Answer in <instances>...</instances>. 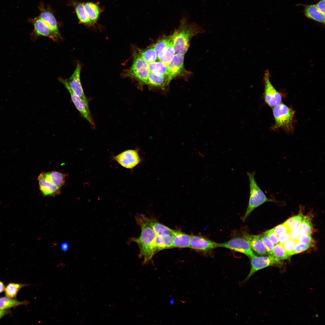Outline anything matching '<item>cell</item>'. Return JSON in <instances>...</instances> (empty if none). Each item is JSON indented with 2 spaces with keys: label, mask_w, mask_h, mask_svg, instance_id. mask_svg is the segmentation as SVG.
I'll return each instance as SVG.
<instances>
[{
  "label": "cell",
  "mask_w": 325,
  "mask_h": 325,
  "mask_svg": "<svg viewBox=\"0 0 325 325\" xmlns=\"http://www.w3.org/2000/svg\"><path fill=\"white\" fill-rule=\"evenodd\" d=\"M137 224L141 227V231L139 237H133L130 241L136 243L139 247L140 258H142L143 264L150 260L156 253L155 241L156 234L151 227L142 218L141 214L135 217Z\"/></svg>",
  "instance_id": "1"
},
{
  "label": "cell",
  "mask_w": 325,
  "mask_h": 325,
  "mask_svg": "<svg viewBox=\"0 0 325 325\" xmlns=\"http://www.w3.org/2000/svg\"><path fill=\"white\" fill-rule=\"evenodd\" d=\"M204 32V29L195 23H189L186 18L182 17L178 27L172 35L176 54L184 55L190 46V39L196 34Z\"/></svg>",
  "instance_id": "2"
},
{
  "label": "cell",
  "mask_w": 325,
  "mask_h": 325,
  "mask_svg": "<svg viewBox=\"0 0 325 325\" xmlns=\"http://www.w3.org/2000/svg\"><path fill=\"white\" fill-rule=\"evenodd\" d=\"M249 182V197L248 204L242 220L244 221L251 212L264 203L274 202V200L268 198L257 184L255 178L254 172H247Z\"/></svg>",
  "instance_id": "3"
},
{
  "label": "cell",
  "mask_w": 325,
  "mask_h": 325,
  "mask_svg": "<svg viewBox=\"0 0 325 325\" xmlns=\"http://www.w3.org/2000/svg\"><path fill=\"white\" fill-rule=\"evenodd\" d=\"M272 108L275 127L286 132H291L293 130L294 111L283 103Z\"/></svg>",
  "instance_id": "4"
},
{
  "label": "cell",
  "mask_w": 325,
  "mask_h": 325,
  "mask_svg": "<svg viewBox=\"0 0 325 325\" xmlns=\"http://www.w3.org/2000/svg\"><path fill=\"white\" fill-rule=\"evenodd\" d=\"M150 72L148 63L138 53H134L132 65L126 73V76L135 78L142 84H147Z\"/></svg>",
  "instance_id": "5"
},
{
  "label": "cell",
  "mask_w": 325,
  "mask_h": 325,
  "mask_svg": "<svg viewBox=\"0 0 325 325\" xmlns=\"http://www.w3.org/2000/svg\"><path fill=\"white\" fill-rule=\"evenodd\" d=\"M263 80L265 102L268 106L273 108L281 103V95L271 83L269 73L268 70L265 72Z\"/></svg>",
  "instance_id": "6"
},
{
  "label": "cell",
  "mask_w": 325,
  "mask_h": 325,
  "mask_svg": "<svg viewBox=\"0 0 325 325\" xmlns=\"http://www.w3.org/2000/svg\"><path fill=\"white\" fill-rule=\"evenodd\" d=\"M250 269L244 280L246 281L257 271L269 266L280 264V261L272 255L258 256L255 254L250 257Z\"/></svg>",
  "instance_id": "7"
},
{
  "label": "cell",
  "mask_w": 325,
  "mask_h": 325,
  "mask_svg": "<svg viewBox=\"0 0 325 325\" xmlns=\"http://www.w3.org/2000/svg\"><path fill=\"white\" fill-rule=\"evenodd\" d=\"M218 247L242 253L249 258L255 254L248 242L243 237H235L224 243H219Z\"/></svg>",
  "instance_id": "8"
},
{
  "label": "cell",
  "mask_w": 325,
  "mask_h": 325,
  "mask_svg": "<svg viewBox=\"0 0 325 325\" xmlns=\"http://www.w3.org/2000/svg\"><path fill=\"white\" fill-rule=\"evenodd\" d=\"M59 80L68 91L70 95L72 102L81 116L91 125H94V123L91 116L88 104H86L73 92L69 85L66 79L60 78Z\"/></svg>",
  "instance_id": "9"
},
{
  "label": "cell",
  "mask_w": 325,
  "mask_h": 325,
  "mask_svg": "<svg viewBox=\"0 0 325 325\" xmlns=\"http://www.w3.org/2000/svg\"><path fill=\"white\" fill-rule=\"evenodd\" d=\"M114 159L121 166L131 169L138 164L140 158L137 151L129 150L124 151L114 157Z\"/></svg>",
  "instance_id": "10"
},
{
  "label": "cell",
  "mask_w": 325,
  "mask_h": 325,
  "mask_svg": "<svg viewBox=\"0 0 325 325\" xmlns=\"http://www.w3.org/2000/svg\"><path fill=\"white\" fill-rule=\"evenodd\" d=\"M81 68L80 64L78 63L72 75L69 78L66 79L73 92L86 104H88V101L84 92L80 81V73Z\"/></svg>",
  "instance_id": "11"
},
{
  "label": "cell",
  "mask_w": 325,
  "mask_h": 325,
  "mask_svg": "<svg viewBox=\"0 0 325 325\" xmlns=\"http://www.w3.org/2000/svg\"><path fill=\"white\" fill-rule=\"evenodd\" d=\"M218 244L203 236H191L190 248L198 251L208 252L218 247Z\"/></svg>",
  "instance_id": "12"
},
{
  "label": "cell",
  "mask_w": 325,
  "mask_h": 325,
  "mask_svg": "<svg viewBox=\"0 0 325 325\" xmlns=\"http://www.w3.org/2000/svg\"><path fill=\"white\" fill-rule=\"evenodd\" d=\"M184 55L175 54L171 61L166 64L169 75L172 79L183 75L185 70L184 67Z\"/></svg>",
  "instance_id": "13"
},
{
  "label": "cell",
  "mask_w": 325,
  "mask_h": 325,
  "mask_svg": "<svg viewBox=\"0 0 325 325\" xmlns=\"http://www.w3.org/2000/svg\"><path fill=\"white\" fill-rule=\"evenodd\" d=\"M39 8L40 11V18L53 31L57 37H60L57 21L52 12L48 8H45L43 4H41Z\"/></svg>",
  "instance_id": "14"
},
{
  "label": "cell",
  "mask_w": 325,
  "mask_h": 325,
  "mask_svg": "<svg viewBox=\"0 0 325 325\" xmlns=\"http://www.w3.org/2000/svg\"><path fill=\"white\" fill-rule=\"evenodd\" d=\"M34 26L33 33L38 36L48 37L55 40L57 37L51 29L39 17L32 20Z\"/></svg>",
  "instance_id": "15"
},
{
  "label": "cell",
  "mask_w": 325,
  "mask_h": 325,
  "mask_svg": "<svg viewBox=\"0 0 325 325\" xmlns=\"http://www.w3.org/2000/svg\"><path fill=\"white\" fill-rule=\"evenodd\" d=\"M243 235L252 251L262 256L269 255L259 235H251L246 232H243Z\"/></svg>",
  "instance_id": "16"
},
{
  "label": "cell",
  "mask_w": 325,
  "mask_h": 325,
  "mask_svg": "<svg viewBox=\"0 0 325 325\" xmlns=\"http://www.w3.org/2000/svg\"><path fill=\"white\" fill-rule=\"evenodd\" d=\"M141 215L143 219L151 227L157 235H172L173 229L160 223L154 218L147 217L143 214Z\"/></svg>",
  "instance_id": "17"
},
{
  "label": "cell",
  "mask_w": 325,
  "mask_h": 325,
  "mask_svg": "<svg viewBox=\"0 0 325 325\" xmlns=\"http://www.w3.org/2000/svg\"><path fill=\"white\" fill-rule=\"evenodd\" d=\"M38 179L40 190L44 196L54 197L60 194L61 188L48 182L40 175Z\"/></svg>",
  "instance_id": "18"
},
{
  "label": "cell",
  "mask_w": 325,
  "mask_h": 325,
  "mask_svg": "<svg viewBox=\"0 0 325 325\" xmlns=\"http://www.w3.org/2000/svg\"><path fill=\"white\" fill-rule=\"evenodd\" d=\"M172 80L168 76L157 74L150 71L147 84L153 87L164 89Z\"/></svg>",
  "instance_id": "19"
},
{
  "label": "cell",
  "mask_w": 325,
  "mask_h": 325,
  "mask_svg": "<svg viewBox=\"0 0 325 325\" xmlns=\"http://www.w3.org/2000/svg\"><path fill=\"white\" fill-rule=\"evenodd\" d=\"M172 236L173 248H190V235L173 230Z\"/></svg>",
  "instance_id": "20"
},
{
  "label": "cell",
  "mask_w": 325,
  "mask_h": 325,
  "mask_svg": "<svg viewBox=\"0 0 325 325\" xmlns=\"http://www.w3.org/2000/svg\"><path fill=\"white\" fill-rule=\"evenodd\" d=\"M40 175L48 182L60 188L64 185L67 176L65 174L56 171L42 172Z\"/></svg>",
  "instance_id": "21"
},
{
  "label": "cell",
  "mask_w": 325,
  "mask_h": 325,
  "mask_svg": "<svg viewBox=\"0 0 325 325\" xmlns=\"http://www.w3.org/2000/svg\"><path fill=\"white\" fill-rule=\"evenodd\" d=\"M304 12L308 18L325 24V14L320 12L314 5H304Z\"/></svg>",
  "instance_id": "22"
},
{
  "label": "cell",
  "mask_w": 325,
  "mask_h": 325,
  "mask_svg": "<svg viewBox=\"0 0 325 325\" xmlns=\"http://www.w3.org/2000/svg\"><path fill=\"white\" fill-rule=\"evenodd\" d=\"M83 4L88 18L94 25L98 19L101 9L97 3L88 2Z\"/></svg>",
  "instance_id": "23"
},
{
  "label": "cell",
  "mask_w": 325,
  "mask_h": 325,
  "mask_svg": "<svg viewBox=\"0 0 325 325\" xmlns=\"http://www.w3.org/2000/svg\"><path fill=\"white\" fill-rule=\"evenodd\" d=\"M70 3V5L75 8L80 23L88 26L93 25L87 15L83 3L76 1H72Z\"/></svg>",
  "instance_id": "24"
},
{
  "label": "cell",
  "mask_w": 325,
  "mask_h": 325,
  "mask_svg": "<svg viewBox=\"0 0 325 325\" xmlns=\"http://www.w3.org/2000/svg\"><path fill=\"white\" fill-rule=\"evenodd\" d=\"M155 245L156 252L165 249L173 248L172 236L156 235Z\"/></svg>",
  "instance_id": "25"
},
{
  "label": "cell",
  "mask_w": 325,
  "mask_h": 325,
  "mask_svg": "<svg viewBox=\"0 0 325 325\" xmlns=\"http://www.w3.org/2000/svg\"><path fill=\"white\" fill-rule=\"evenodd\" d=\"M304 217V215L301 212L297 215L289 218L284 223L290 232L294 231L299 232Z\"/></svg>",
  "instance_id": "26"
},
{
  "label": "cell",
  "mask_w": 325,
  "mask_h": 325,
  "mask_svg": "<svg viewBox=\"0 0 325 325\" xmlns=\"http://www.w3.org/2000/svg\"><path fill=\"white\" fill-rule=\"evenodd\" d=\"M176 54L172 40L157 56L159 61L166 65L170 62Z\"/></svg>",
  "instance_id": "27"
},
{
  "label": "cell",
  "mask_w": 325,
  "mask_h": 325,
  "mask_svg": "<svg viewBox=\"0 0 325 325\" xmlns=\"http://www.w3.org/2000/svg\"><path fill=\"white\" fill-rule=\"evenodd\" d=\"M150 71L156 74L166 75L169 76L171 79L166 65L160 61H155L148 63Z\"/></svg>",
  "instance_id": "28"
},
{
  "label": "cell",
  "mask_w": 325,
  "mask_h": 325,
  "mask_svg": "<svg viewBox=\"0 0 325 325\" xmlns=\"http://www.w3.org/2000/svg\"><path fill=\"white\" fill-rule=\"evenodd\" d=\"M312 216L311 214L304 216L299 231L300 235H311L313 231L311 223Z\"/></svg>",
  "instance_id": "29"
},
{
  "label": "cell",
  "mask_w": 325,
  "mask_h": 325,
  "mask_svg": "<svg viewBox=\"0 0 325 325\" xmlns=\"http://www.w3.org/2000/svg\"><path fill=\"white\" fill-rule=\"evenodd\" d=\"M28 304L29 302L26 301L20 302L8 297L0 298V309L1 310H4L22 305H27Z\"/></svg>",
  "instance_id": "30"
},
{
  "label": "cell",
  "mask_w": 325,
  "mask_h": 325,
  "mask_svg": "<svg viewBox=\"0 0 325 325\" xmlns=\"http://www.w3.org/2000/svg\"><path fill=\"white\" fill-rule=\"evenodd\" d=\"M172 40V35L168 36H164L154 44L153 47L156 52L157 57L169 44Z\"/></svg>",
  "instance_id": "31"
},
{
  "label": "cell",
  "mask_w": 325,
  "mask_h": 325,
  "mask_svg": "<svg viewBox=\"0 0 325 325\" xmlns=\"http://www.w3.org/2000/svg\"><path fill=\"white\" fill-rule=\"evenodd\" d=\"M138 53L148 63L156 61L157 58L156 52L153 46L143 50L139 49Z\"/></svg>",
  "instance_id": "32"
},
{
  "label": "cell",
  "mask_w": 325,
  "mask_h": 325,
  "mask_svg": "<svg viewBox=\"0 0 325 325\" xmlns=\"http://www.w3.org/2000/svg\"><path fill=\"white\" fill-rule=\"evenodd\" d=\"M30 285L29 284L10 283L5 289L6 295L8 298H14L16 296L18 291L21 288Z\"/></svg>",
  "instance_id": "33"
},
{
  "label": "cell",
  "mask_w": 325,
  "mask_h": 325,
  "mask_svg": "<svg viewBox=\"0 0 325 325\" xmlns=\"http://www.w3.org/2000/svg\"><path fill=\"white\" fill-rule=\"evenodd\" d=\"M271 255L280 261L287 259L290 257L286 253L281 244H278L274 246Z\"/></svg>",
  "instance_id": "34"
},
{
  "label": "cell",
  "mask_w": 325,
  "mask_h": 325,
  "mask_svg": "<svg viewBox=\"0 0 325 325\" xmlns=\"http://www.w3.org/2000/svg\"><path fill=\"white\" fill-rule=\"evenodd\" d=\"M259 236L263 242L268 255H271L274 245L265 234L259 235Z\"/></svg>",
  "instance_id": "35"
},
{
  "label": "cell",
  "mask_w": 325,
  "mask_h": 325,
  "mask_svg": "<svg viewBox=\"0 0 325 325\" xmlns=\"http://www.w3.org/2000/svg\"><path fill=\"white\" fill-rule=\"evenodd\" d=\"M296 242V240L290 239L282 244L285 251L290 256L292 255Z\"/></svg>",
  "instance_id": "36"
},
{
  "label": "cell",
  "mask_w": 325,
  "mask_h": 325,
  "mask_svg": "<svg viewBox=\"0 0 325 325\" xmlns=\"http://www.w3.org/2000/svg\"><path fill=\"white\" fill-rule=\"evenodd\" d=\"M313 244H305L297 242L296 243L292 255L300 253L311 248Z\"/></svg>",
  "instance_id": "37"
},
{
  "label": "cell",
  "mask_w": 325,
  "mask_h": 325,
  "mask_svg": "<svg viewBox=\"0 0 325 325\" xmlns=\"http://www.w3.org/2000/svg\"><path fill=\"white\" fill-rule=\"evenodd\" d=\"M272 229L278 236L285 233L290 232L287 227L284 223L275 227Z\"/></svg>",
  "instance_id": "38"
},
{
  "label": "cell",
  "mask_w": 325,
  "mask_h": 325,
  "mask_svg": "<svg viewBox=\"0 0 325 325\" xmlns=\"http://www.w3.org/2000/svg\"><path fill=\"white\" fill-rule=\"evenodd\" d=\"M296 240V242L305 244H312L313 242V240L311 235H300Z\"/></svg>",
  "instance_id": "39"
},
{
  "label": "cell",
  "mask_w": 325,
  "mask_h": 325,
  "mask_svg": "<svg viewBox=\"0 0 325 325\" xmlns=\"http://www.w3.org/2000/svg\"><path fill=\"white\" fill-rule=\"evenodd\" d=\"M263 233L268 238L274 246L278 244V236L275 234L272 229L267 231Z\"/></svg>",
  "instance_id": "40"
},
{
  "label": "cell",
  "mask_w": 325,
  "mask_h": 325,
  "mask_svg": "<svg viewBox=\"0 0 325 325\" xmlns=\"http://www.w3.org/2000/svg\"><path fill=\"white\" fill-rule=\"evenodd\" d=\"M278 244H282L290 239V232L285 233L278 236Z\"/></svg>",
  "instance_id": "41"
},
{
  "label": "cell",
  "mask_w": 325,
  "mask_h": 325,
  "mask_svg": "<svg viewBox=\"0 0 325 325\" xmlns=\"http://www.w3.org/2000/svg\"><path fill=\"white\" fill-rule=\"evenodd\" d=\"M315 5L320 12L325 14V0H320Z\"/></svg>",
  "instance_id": "42"
},
{
  "label": "cell",
  "mask_w": 325,
  "mask_h": 325,
  "mask_svg": "<svg viewBox=\"0 0 325 325\" xmlns=\"http://www.w3.org/2000/svg\"><path fill=\"white\" fill-rule=\"evenodd\" d=\"M68 248V245L66 243H63L61 245V248L63 251H66Z\"/></svg>",
  "instance_id": "43"
},
{
  "label": "cell",
  "mask_w": 325,
  "mask_h": 325,
  "mask_svg": "<svg viewBox=\"0 0 325 325\" xmlns=\"http://www.w3.org/2000/svg\"><path fill=\"white\" fill-rule=\"evenodd\" d=\"M5 288L3 283L0 281V293L3 292L5 290Z\"/></svg>",
  "instance_id": "44"
},
{
  "label": "cell",
  "mask_w": 325,
  "mask_h": 325,
  "mask_svg": "<svg viewBox=\"0 0 325 325\" xmlns=\"http://www.w3.org/2000/svg\"><path fill=\"white\" fill-rule=\"evenodd\" d=\"M7 313V311L4 310L0 309V318Z\"/></svg>",
  "instance_id": "45"
}]
</instances>
